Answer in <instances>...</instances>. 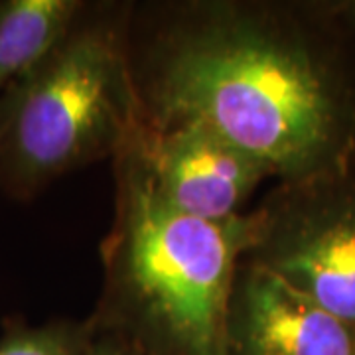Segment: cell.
<instances>
[{
    "label": "cell",
    "mask_w": 355,
    "mask_h": 355,
    "mask_svg": "<svg viewBox=\"0 0 355 355\" xmlns=\"http://www.w3.org/2000/svg\"><path fill=\"white\" fill-rule=\"evenodd\" d=\"M91 328V324H89ZM85 355H150L146 354L140 345L130 342L127 338L114 334V331L95 330L91 328L89 343Z\"/></svg>",
    "instance_id": "cell-9"
},
{
    "label": "cell",
    "mask_w": 355,
    "mask_h": 355,
    "mask_svg": "<svg viewBox=\"0 0 355 355\" xmlns=\"http://www.w3.org/2000/svg\"><path fill=\"white\" fill-rule=\"evenodd\" d=\"M130 0H83L38 64L0 93V191L32 202L55 180L113 160L142 114L130 65Z\"/></svg>",
    "instance_id": "cell-3"
},
{
    "label": "cell",
    "mask_w": 355,
    "mask_h": 355,
    "mask_svg": "<svg viewBox=\"0 0 355 355\" xmlns=\"http://www.w3.org/2000/svg\"><path fill=\"white\" fill-rule=\"evenodd\" d=\"M83 0H0V93L60 42Z\"/></svg>",
    "instance_id": "cell-7"
},
{
    "label": "cell",
    "mask_w": 355,
    "mask_h": 355,
    "mask_svg": "<svg viewBox=\"0 0 355 355\" xmlns=\"http://www.w3.org/2000/svg\"><path fill=\"white\" fill-rule=\"evenodd\" d=\"M135 139L111 160L113 221L87 322L150 355H225L229 298L253 214L205 221L176 209L156 190Z\"/></svg>",
    "instance_id": "cell-2"
},
{
    "label": "cell",
    "mask_w": 355,
    "mask_h": 355,
    "mask_svg": "<svg viewBox=\"0 0 355 355\" xmlns=\"http://www.w3.org/2000/svg\"><path fill=\"white\" fill-rule=\"evenodd\" d=\"M128 44L146 127L211 128L279 184L355 172V42L312 2H135Z\"/></svg>",
    "instance_id": "cell-1"
},
{
    "label": "cell",
    "mask_w": 355,
    "mask_h": 355,
    "mask_svg": "<svg viewBox=\"0 0 355 355\" xmlns=\"http://www.w3.org/2000/svg\"><path fill=\"white\" fill-rule=\"evenodd\" d=\"M251 214L241 263L355 326V172L277 184Z\"/></svg>",
    "instance_id": "cell-4"
},
{
    "label": "cell",
    "mask_w": 355,
    "mask_h": 355,
    "mask_svg": "<svg viewBox=\"0 0 355 355\" xmlns=\"http://www.w3.org/2000/svg\"><path fill=\"white\" fill-rule=\"evenodd\" d=\"M314 8L328 22L336 26L342 34L355 42V0H340V2H312Z\"/></svg>",
    "instance_id": "cell-10"
},
{
    "label": "cell",
    "mask_w": 355,
    "mask_h": 355,
    "mask_svg": "<svg viewBox=\"0 0 355 355\" xmlns=\"http://www.w3.org/2000/svg\"><path fill=\"white\" fill-rule=\"evenodd\" d=\"M89 334L87 318L30 324L22 316H8L2 320L0 355H85Z\"/></svg>",
    "instance_id": "cell-8"
},
{
    "label": "cell",
    "mask_w": 355,
    "mask_h": 355,
    "mask_svg": "<svg viewBox=\"0 0 355 355\" xmlns=\"http://www.w3.org/2000/svg\"><path fill=\"white\" fill-rule=\"evenodd\" d=\"M225 355H355V326L241 263L229 298Z\"/></svg>",
    "instance_id": "cell-6"
},
{
    "label": "cell",
    "mask_w": 355,
    "mask_h": 355,
    "mask_svg": "<svg viewBox=\"0 0 355 355\" xmlns=\"http://www.w3.org/2000/svg\"><path fill=\"white\" fill-rule=\"evenodd\" d=\"M137 146L166 202L205 221L241 216L243 205L270 172L211 128L198 123L142 127Z\"/></svg>",
    "instance_id": "cell-5"
}]
</instances>
